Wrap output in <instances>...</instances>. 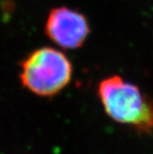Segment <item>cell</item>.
Returning <instances> with one entry per match:
<instances>
[{
    "label": "cell",
    "mask_w": 153,
    "mask_h": 154,
    "mask_svg": "<svg viewBox=\"0 0 153 154\" xmlns=\"http://www.w3.org/2000/svg\"><path fill=\"white\" fill-rule=\"evenodd\" d=\"M98 96L110 118L138 133L153 132V102L135 84L109 77L99 83Z\"/></svg>",
    "instance_id": "1"
},
{
    "label": "cell",
    "mask_w": 153,
    "mask_h": 154,
    "mask_svg": "<svg viewBox=\"0 0 153 154\" xmlns=\"http://www.w3.org/2000/svg\"><path fill=\"white\" fill-rule=\"evenodd\" d=\"M72 72V64L64 53L43 47L31 53L22 62L20 80L34 94L51 97L67 86Z\"/></svg>",
    "instance_id": "2"
},
{
    "label": "cell",
    "mask_w": 153,
    "mask_h": 154,
    "mask_svg": "<svg viewBox=\"0 0 153 154\" xmlns=\"http://www.w3.org/2000/svg\"><path fill=\"white\" fill-rule=\"evenodd\" d=\"M45 33L57 45L75 49L84 44L90 33V27L83 14L63 7L51 10Z\"/></svg>",
    "instance_id": "3"
}]
</instances>
